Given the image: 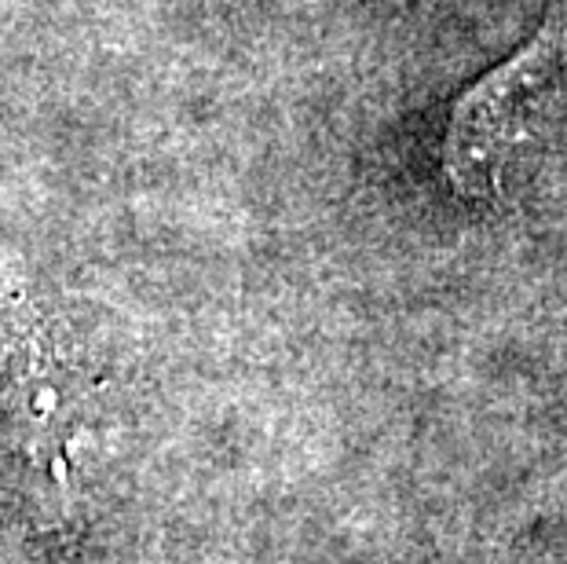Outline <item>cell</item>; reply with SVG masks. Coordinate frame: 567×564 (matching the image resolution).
<instances>
[{
    "label": "cell",
    "instance_id": "1",
    "mask_svg": "<svg viewBox=\"0 0 567 564\" xmlns=\"http://www.w3.org/2000/svg\"><path fill=\"white\" fill-rule=\"evenodd\" d=\"M567 74V0H553L535 38L454 103L443 173L465 198H498L502 176L546 117Z\"/></svg>",
    "mask_w": 567,
    "mask_h": 564
},
{
    "label": "cell",
    "instance_id": "2",
    "mask_svg": "<svg viewBox=\"0 0 567 564\" xmlns=\"http://www.w3.org/2000/svg\"><path fill=\"white\" fill-rule=\"evenodd\" d=\"M19 422L33 459H44L63 484L66 448L84 425V392L52 352H41L38 341L22 345L19 356Z\"/></svg>",
    "mask_w": 567,
    "mask_h": 564
}]
</instances>
